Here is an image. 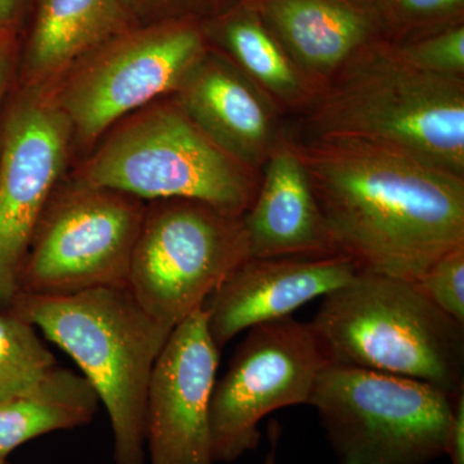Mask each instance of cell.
I'll return each instance as SVG.
<instances>
[{"instance_id": "13", "label": "cell", "mask_w": 464, "mask_h": 464, "mask_svg": "<svg viewBox=\"0 0 464 464\" xmlns=\"http://www.w3.org/2000/svg\"><path fill=\"white\" fill-rule=\"evenodd\" d=\"M357 273L355 262L343 256L246 259L204 304L208 329L221 350L241 332L292 315Z\"/></svg>"}, {"instance_id": "7", "label": "cell", "mask_w": 464, "mask_h": 464, "mask_svg": "<svg viewBox=\"0 0 464 464\" xmlns=\"http://www.w3.org/2000/svg\"><path fill=\"white\" fill-rule=\"evenodd\" d=\"M248 258L243 218L172 200L143 217L127 288L148 315L173 332Z\"/></svg>"}, {"instance_id": "6", "label": "cell", "mask_w": 464, "mask_h": 464, "mask_svg": "<svg viewBox=\"0 0 464 464\" xmlns=\"http://www.w3.org/2000/svg\"><path fill=\"white\" fill-rule=\"evenodd\" d=\"M88 188L148 199L188 200L243 218L253 183L181 108L160 106L133 118L85 168Z\"/></svg>"}, {"instance_id": "18", "label": "cell", "mask_w": 464, "mask_h": 464, "mask_svg": "<svg viewBox=\"0 0 464 464\" xmlns=\"http://www.w3.org/2000/svg\"><path fill=\"white\" fill-rule=\"evenodd\" d=\"M100 404L83 375L57 366L38 389L0 401V458L47 433L87 426Z\"/></svg>"}, {"instance_id": "29", "label": "cell", "mask_w": 464, "mask_h": 464, "mask_svg": "<svg viewBox=\"0 0 464 464\" xmlns=\"http://www.w3.org/2000/svg\"><path fill=\"white\" fill-rule=\"evenodd\" d=\"M0 464H8L7 459H5V458H0Z\"/></svg>"}, {"instance_id": "19", "label": "cell", "mask_w": 464, "mask_h": 464, "mask_svg": "<svg viewBox=\"0 0 464 464\" xmlns=\"http://www.w3.org/2000/svg\"><path fill=\"white\" fill-rule=\"evenodd\" d=\"M217 34L244 74L276 99L295 103L308 94L306 76L253 9L232 12L217 25Z\"/></svg>"}, {"instance_id": "27", "label": "cell", "mask_w": 464, "mask_h": 464, "mask_svg": "<svg viewBox=\"0 0 464 464\" xmlns=\"http://www.w3.org/2000/svg\"><path fill=\"white\" fill-rule=\"evenodd\" d=\"M9 69V45L0 44V108L7 87Z\"/></svg>"}, {"instance_id": "25", "label": "cell", "mask_w": 464, "mask_h": 464, "mask_svg": "<svg viewBox=\"0 0 464 464\" xmlns=\"http://www.w3.org/2000/svg\"><path fill=\"white\" fill-rule=\"evenodd\" d=\"M445 457L451 464H464V390L460 391L454 404Z\"/></svg>"}, {"instance_id": "12", "label": "cell", "mask_w": 464, "mask_h": 464, "mask_svg": "<svg viewBox=\"0 0 464 464\" xmlns=\"http://www.w3.org/2000/svg\"><path fill=\"white\" fill-rule=\"evenodd\" d=\"M70 121L41 100L18 103L0 149V298L11 302L26 252L66 158Z\"/></svg>"}, {"instance_id": "26", "label": "cell", "mask_w": 464, "mask_h": 464, "mask_svg": "<svg viewBox=\"0 0 464 464\" xmlns=\"http://www.w3.org/2000/svg\"><path fill=\"white\" fill-rule=\"evenodd\" d=\"M23 0H0V42L9 43V35L16 24Z\"/></svg>"}, {"instance_id": "22", "label": "cell", "mask_w": 464, "mask_h": 464, "mask_svg": "<svg viewBox=\"0 0 464 464\" xmlns=\"http://www.w3.org/2000/svg\"><path fill=\"white\" fill-rule=\"evenodd\" d=\"M415 284L442 313L464 325V246L442 256Z\"/></svg>"}, {"instance_id": "23", "label": "cell", "mask_w": 464, "mask_h": 464, "mask_svg": "<svg viewBox=\"0 0 464 464\" xmlns=\"http://www.w3.org/2000/svg\"><path fill=\"white\" fill-rule=\"evenodd\" d=\"M136 25L183 20L179 12L200 0H121Z\"/></svg>"}, {"instance_id": "8", "label": "cell", "mask_w": 464, "mask_h": 464, "mask_svg": "<svg viewBox=\"0 0 464 464\" xmlns=\"http://www.w3.org/2000/svg\"><path fill=\"white\" fill-rule=\"evenodd\" d=\"M326 365L310 323L288 316L249 329L213 387L209 420L215 462H237L256 450L266 415L308 404Z\"/></svg>"}, {"instance_id": "4", "label": "cell", "mask_w": 464, "mask_h": 464, "mask_svg": "<svg viewBox=\"0 0 464 464\" xmlns=\"http://www.w3.org/2000/svg\"><path fill=\"white\" fill-rule=\"evenodd\" d=\"M323 298L310 325L328 365L464 389V325L417 284L359 271Z\"/></svg>"}, {"instance_id": "24", "label": "cell", "mask_w": 464, "mask_h": 464, "mask_svg": "<svg viewBox=\"0 0 464 464\" xmlns=\"http://www.w3.org/2000/svg\"><path fill=\"white\" fill-rule=\"evenodd\" d=\"M398 14L408 21H427L450 16L462 9L464 0H391Z\"/></svg>"}, {"instance_id": "10", "label": "cell", "mask_w": 464, "mask_h": 464, "mask_svg": "<svg viewBox=\"0 0 464 464\" xmlns=\"http://www.w3.org/2000/svg\"><path fill=\"white\" fill-rule=\"evenodd\" d=\"M142 218L118 192L87 188L58 201L36 226L18 292L61 295L127 285Z\"/></svg>"}, {"instance_id": "2", "label": "cell", "mask_w": 464, "mask_h": 464, "mask_svg": "<svg viewBox=\"0 0 464 464\" xmlns=\"http://www.w3.org/2000/svg\"><path fill=\"white\" fill-rule=\"evenodd\" d=\"M14 314L41 329L72 357L108 411L115 464H145L150 378L170 331L123 286L72 295L18 292Z\"/></svg>"}, {"instance_id": "28", "label": "cell", "mask_w": 464, "mask_h": 464, "mask_svg": "<svg viewBox=\"0 0 464 464\" xmlns=\"http://www.w3.org/2000/svg\"><path fill=\"white\" fill-rule=\"evenodd\" d=\"M280 430L276 424L270 426V432H268V439H270V450L265 458L264 464H279L277 460V444H279Z\"/></svg>"}, {"instance_id": "11", "label": "cell", "mask_w": 464, "mask_h": 464, "mask_svg": "<svg viewBox=\"0 0 464 464\" xmlns=\"http://www.w3.org/2000/svg\"><path fill=\"white\" fill-rule=\"evenodd\" d=\"M219 351L204 306L170 333L152 369L146 400L150 464H217L209 409Z\"/></svg>"}, {"instance_id": "20", "label": "cell", "mask_w": 464, "mask_h": 464, "mask_svg": "<svg viewBox=\"0 0 464 464\" xmlns=\"http://www.w3.org/2000/svg\"><path fill=\"white\" fill-rule=\"evenodd\" d=\"M57 368L35 326L12 313L0 314V401L26 395Z\"/></svg>"}, {"instance_id": "15", "label": "cell", "mask_w": 464, "mask_h": 464, "mask_svg": "<svg viewBox=\"0 0 464 464\" xmlns=\"http://www.w3.org/2000/svg\"><path fill=\"white\" fill-rule=\"evenodd\" d=\"M249 258L333 255L306 168L295 145H275L243 216Z\"/></svg>"}, {"instance_id": "3", "label": "cell", "mask_w": 464, "mask_h": 464, "mask_svg": "<svg viewBox=\"0 0 464 464\" xmlns=\"http://www.w3.org/2000/svg\"><path fill=\"white\" fill-rule=\"evenodd\" d=\"M316 139L396 150L464 177V82L364 45L337 72L311 116Z\"/></svg>"}, {"instance_id": "16", "label": "cell", "mask_w": 464, "mask_h": 464, "mask_svg": "<svg viewBox=\"0 0 464 464\" xmlns=\"http://www.w3.org/2000/svg\"><path fill=\"white\" fill-rule=\"evenodd\" d=\"M258 16L304 76L325 78L368 43L372 23L347 0H258Z\"/></svg>"}, {"instance_id": "1", "label": "cell", "mask_w": 464, "mask_h": 464, "mask_svg": "<svg viewBox=\"0 0 464 464\" xmlns=\"http://www.w3.org/2000/svg\"><path fill=\"white\" fill-rule=\"evenodd\" d=\"M333 255L417 283L464 246V177L396 150L344 139L295 146Z\"/></svg>"}, {"instance_id": "17", "label": "cell", "mask_w": 464, "mask_h": 464, "mask_svg": "<svg viewBox=\"0 0 464 464\" xmlns=\"http://www.w3.org/2000/svg\"><path fill=\"white\" fill-rule=\"evenodd\" d=\"M133 26L121 0H39L27 45L30 69L54 74Z\"/></svg>"}, {"instance_id": "14", "label": "cell", "mask_w": 464, "mask_h": 464, "mask_svg": "<svg viewBox=\"0 0 464 464\" xmlns=\"http://www.w3.org/2000/svg\"><path fill=\"white\" fill-rule=\"evenodd\" d=\"M177 91L192 123L241 166H257L273 151V109L261 88L231 63L204 53Z\"/></svg>"}, {"instance_id": "5", "label": "cell", "mask_w": 464, "mask_h": 464, "mask_svg": "<svg viewBox=\"0 0 464 464\" xmlns=\"http://www.w3.org/2000/svg\"><path fill=\"white\" fill-rule=\"evenodd\" d=\"M459 392L329 364L320 372L308 405L316 409L337 464H431L447 454Z\"/></svg>"}, {"instance_id": "9", "label": "cell", "mask_w": 464, "mask_h": 464, "mask_svg": "<svg viewBox=\"0 0 464 464\" xmlns=\"http://www.w3.org/2000/svg\"><path fill=\"white\" fill-rule=\"evenodd\" d=\"M204 53L203 33L190 18L130 27L88 54L63 92V112L84 139H94L127 112L179 90Z\"/></svg>"}, {"instance_id": "21", "label": "cell", "mask_w": 464, "mask_h": 464, "mask_svg": "<svg viewBox=\"0 0 464 464\" xmlns=\"http://www.w3.org/2000/svg\"><path fill=\"white\" fill-rule=\"evenodd\" d=\"M402 60L431 74L462 78L464 75V27H449L395 48Z\"/></svg>"}]
</instances>
